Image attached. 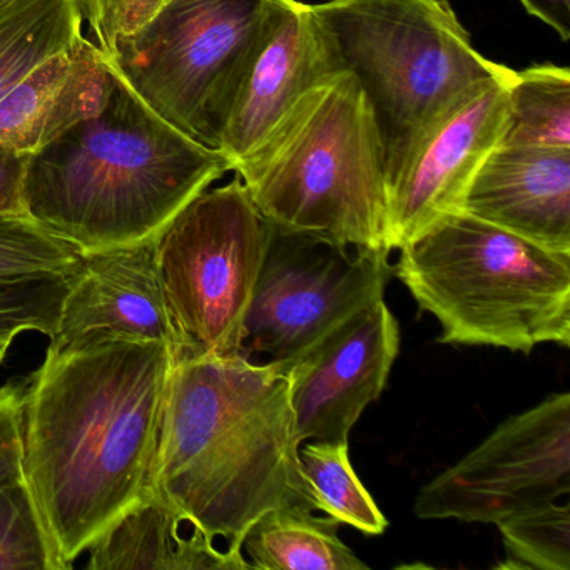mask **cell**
<instances>
[{
    "label": "cell",
    "instance_id": "10",
    "mask_svg": "<svg viewBox=\"0 0 570 570\" xmlns=\"http://www.w3.org/2000/svg\"><path fill=\"white\" fill-rule=\"evenodd\" d=\"M570 492V395L556 393L500 423L479 446L422 487L423 520L497 523Z\"/></svg>",
    "mask_w": 570,
    "mask_h": 570
},
{
    "label": "cell",
    "instance_id": "15",
    "mask_svg": "<svg viewBox=\"0 0 570 570\" xmlns=\"http://www.w3.org/2000/svg\"><path fill=\"white\" fill-rule=\"evenodd\" d=\"M462 212L570 253V148L497 146L473 176Z\"/></svg>",
    "mask_w": 570,
    "mask_h": 570
},
{
    "label": "cell",
    "instance_id": "5",
    "mask_svg": "<svg viewBox=\"0 0 570 570\" xmlns=\"http://www.w3.org/2000/svg\"><path fill=\"white\" fill-rule=\"evenodd\" d=\"M312 9L333 71L353 76L372 112L386 193L453 101L509 69L473 48L446 0H328Z\"/></svg>",
    "mask_w": 570,
    "mask_h": 570
},
{
    "label": "cell",
    "instance_id": "14",
    "mask_svg": "<svg viewBox=\"0 0 570 570\" xmlns=\"http://www.w3.org/2000/svg\"><path fill=\"white\" fill-rule=\"evenodd\" d=\"M156 239L82 255L81 269L72 276L62 299L49 348L132 340L163 343L176 355L175 330L156 262Z\"/></svg>",
    "mask_w": 570,
    "mask_h": 570
},
{
    "label": "cell",
    "instance_id": "28",
    "mask_svg": "<svg viewBox=\"0 0 570 570\" xmlns=\"http://www.w3.org/2000/svg\"><path fill=\"white\" fill-rule=\"evenodd\" d=\"M28 156L0 146V219L29 218L22 195Z\"/></svg>",
    "mask_w": 570,
    "mask_h": 570
},
{
    "label": "cell",
    "instance_id": "25",
    "mask_svg": "<svg viewBox=\"0 0 570 570\" xmlns=\"http://www.w3.org/2000/svg\"><path fill=\"white\" fill-rule=\"evenodd\" d=\"M0 570H59L24 483L0 489Z\"/></svg>",
    "mask_w": 570,
    "mask_h": 570
},
{
    "label": "cell",
    "instance_id": "17",
    "mask_svg": "<svg viewBox=\"0 0 570 570\" xmlns=\"http://www.w3.org/2000/svg\"><path fill=\"white\" fill-rule=\"evenodd\" d=\"M86 552L91 570L246 569L156 492L122 513Z\"/></svg>",
    "mask_w": 570,
    "mask_h": 570
},
{
    "label": "cell",
    "instance_id": "16",
    "mask_svg": "<svg viewBox=\"0 0 570 570\" xmlns=\"http://www.w3.org/2000/svg\"><path fill=\"white\" fill-rule=\"evenodd\" d=\"M116 81L108 56L79 36L0 99V146L22 155L38 153L99 115Z\"/></svg>",
    "mask_w": 570,
    "mask_h": 570
},
{
    "label": "cell",
    "instance_id": "23",
    "mask_svg": "<svg viewBox=\"0 0 570 570\" xmlns=\"http://www.w3.org/2000/svg\"><path fill=\"white\" fill-rule=\"evenodd\" d=\"M82 253L32 222L31 218L0 219V278L22 276H75Z\"/></svg>",
    "mask_w": 570,
    "mask_h": 570
},
{
    "label": "cell",
    "instance_id": "26",
    "mask_svg": "<svg viewBox=\"0 0 570 570\" xmlns=\"http://www.w3.org/2000/svg\"><path fill=\"white\" fill-rule=\"evenodd\" d=\"M168 0H75L82 22H88L95 45L111 56L119 39L145 28Z\"/></svg>",
    "mask_w": 570,
    "mask_h": 570
},
{
    "label": "cell",
    "instance_id": "30",
    "mask_svg": "<svg viewBox=\"0 0 570 570\" xmlns=\"http://www.w3.org/2000/svg\"><path fill=\"white\" fill-rule=\"evenodd\" d=\"M14 340L16 336H0V363L4 362L6 355H8Z\"/></svg>",
    "mask_w": 570,
    "mask_h": 570
},
{
    "label": "cell",
    "instance_id": "21",
    "mask_svg": "<svg viewBox=\"0 0 570 570\" xmlns=\"http://www.w3.org/2000/svg\"><path fill=\"white\" fill-rule=\"evenodd\" d=\"M299 460L312 483L318 512L365 535L385 532L389 520L353 470L348 442H303Z\"/></svg>",
    "mask_w": 570,
    "mask_h": 570
},
{
    "label": "cell",
    "instance_id": "7",
    "mask_svg": "<svg viewBox=\"0 0 570 570\" xmlns=\"http://www.w3.org/2000/svg\"><path fill=\"white\" fill-rule=\"evenodd\" d=\"M268 243V222L242 179L208 188L156 239L176 335L175 363L235 358Z\"/></svg>",
    "mask_w": 570,
    "mask_h": 570
},
{
    "label": "cell",
    "instance_id": "31",
    "mask_svg": "<svg viewBox=\"0 0 570 570\" xmlns=\"http://www.w3.org/2000/svg\"><path fill=\"white\" fill-rule=\"evenodd\" d=\"M14 0H0V9H4L6 6L12 4Z\"/></svg>",
    "mask_w": 570,
    "mask_h": 570
},
{
    "label": "cell",
    "instance_id": "3",
    "mask_svg": "<svg viewBox=\"0 0 570 570\" xmlns=\"http://www.w3.org/2000/svg\"><path fill=\"white\" fill-rule=\"evenodd\" d=\"M229 171L118 79L99 115L28 156L22 195L32 222L86 255L153 242Z\"/></svg>",
    "mask_w": 570,
    "mask_h": 570
},
{
    "label": "cell",
    "instance_id": "2",
    "mask_svg": "<svg viewBox=\"0 0 570 570\" xmlns=\"http://www.w3.org/2000/svg\"><path fill=\"white\" fill-rule=\"evenodd\" d=\"M299 445L288 382L275 363L242 355L175 363L155 492L249 569L243 539L263 513L318 512Z\"/></svg>",
    "mask_w": 570,
    "mask_h": 570
},
{
    "label": "cell",
    "instance_id": "27",
    "mask_svg": "<svg viewBox=\"0 0 570 570\" xmlns=\"http://www.w3.org/2000/svg\"><path fill=\"white\" fill-rule=\"evenodd\" d=\"M26 385L0 389V489L22 483V405Z\"/></svg>",
    "mask_w": 570,
    "mask_h": 570
},
{
    "label": "cell",
    "instance_id": "20",
    "mask_svg": "<svg viewBox=\"0 0 570 570\" xmlns=\"http://www.w3.org/2000/svg\"><path fill=\"white\" fill-rule=\"evenodd\" d=\"M509 125L502 146L570 148V69L537 65L507 81Z\"/></svg>",
    "mask_w": 570,
    "mask_h": 570
},
{
    "label": "cell",
    "instance_id": "19",
    "mask_svg": "<svg viewBox=\"0 0 570 570\" xmlns=\"http://www.w3.org/2000/svg\"><path fill=\"white\" fill-rule=\"evenodd\" d=\"M81 29L75 0H14L0 9V99Z\"/></svg>",
    "mask_w": 570,
    "mask_h": 570
},
{
    "label": "cell",
    "instance_id": "29",
    "mask_svg": "<svg viewBox=\"0 0 570 570\" xmlns=\"http://www.w3.org/2000/svg\"><path fill=\"white\" fill-rule=\"evenodd\" d=\"M533 18L549 26L563 42L570 41V0H519Z\"/></svg>",
    "mask_w": 570,
    "mask_h": 570
},
{
    "label": "cell",
    "instance_id": "11",
    "mask_svg": "<svg viewBox=\"0 0 570 570\" xmlns=\"http://www.w3.org/2000/svg\"><path fill=\"white\" fill-rule=\"evenodd\" d=\"M513 69L466 88L426 131L386 193L385 248L400 252L443 216L462 209L473 176L509 125Z\"/></svg>",
    "mask_w": 570,
    "mask_h": 570
},
{
    "label": "cell",
    "instance_id": "8",
    "mask_svg": "<svg viewBox=\"0 0 570 570\" xmlns=\"http://www.w3.org/2000/svg\"><path fill=\"white\" fill-rule=\"evenodd\" d=\"M276 0H168L119 39L112 71L146 106L218 151L216 118L262 38Z\"/></svg>",
    "mask_w": 570,
    "mask_h": 570
},
{
    "label": "cell",
    "instance_id": "6",
    "mask_svg": "<svg viewBox=\"0 0 570 570\" xmlns=\"http://www.w3.org/2000/svg\"><path fill=\"white\" fill-rule=\"evenodd\" d=\"M235 173L269 225L386 249L382 145L348 72L303 96Z\"/></svg>",
    "mask_w": 570,
    "mask_h": 570
},
{
    "label": "cell",
    "instance_id": "1",
    "mask_svg": "<svg viewBox=\"0 0 570 570\" xmlns=\"http://www.w3.org/2000/svg\"><path fill=\"white\" fill-rule=\"evenodd\" d=\"M175 355L156 342L48 348L24 389L22 483L59 570L155 492Z\"/></svg>",
    "mask_w": 570,
    "mask_h": 570
},
{
    "label": "cell",
    "instance_id": "13",
    "mask_svg": "<svg viewBox=\"0 0 570 570\" xmlns=\"http://www.w3.org/2000/svg\"><path fill=\"white\" fill-rule=\"evenodd\" d=\"M335 75L312 4L276 0L216 118V145L233 171L265 145L303 96Z\"/></svg>",
    "mask_w": 570,
    "mask_h": 570
},
{
    "label": "cell",
    "instance_id": "24",
    "mask_svg": "<svg viewBox=\"0 0 570 570\" xmlns=\"http://www.w3.org/2000/svg\"><path fill=\"white\" fill-rule=\"evenodd\" d=\"M71 278L62 275L0 278V336L38 332L51 338Z\"/></svg>",
    "mask_w": 570,
    "mask_h": 570
},
{
    "label": "cell",
    "instance_id": "18",
    "mask_svg": "<svg viewBox=\"0 0 570 570\" xmlns=\"http://www.w3.org/2000/svg\"><path fill=\"white\" fill-rule=\"evenodd\" d=\"M340 523L299 505L263 513L243 539L242 552L252 569L366 570L338 537Z\"/></svg>",
    "mask_w": 570,
    "mask_h": 570
},
{
    "label": "cell",
    "instance_id": "9",
    "mask_svg": "<svg viewBox=\"0 0 570 570\" xmlns=\"http://www.w3.org/2000/svg\"><path fill=\"white\" fill-rule=\"evenodd\" d=\"M390 252L268 223V243L243 326L242 353L288 365L350 316L383 299Z\"/></svg>",
    "mask_w": 570,
    "mask_h": 570
},
{
    "label": "cell",
    "instance_id": "12",
    "mask_svg": "<svg viewBox=\"0 0 570 570\" xmlns=\"http://www.w3.org/2000/svg\"><path fill=\"white\" fill-rule=\"evenodd\" d=\"M399 352V322L379 299L279 366L299 442H348L363 410L385 390Z\"/></svg>",
    "mask_w": 570,
    "mask_h": 570
},
{
    "label": "cell",
    "instance_id": "4",
    "mask_svg": "<svg viewBox=\"0 0 570 570\" xmlns=\"http://www.w3.org/2000/svg\"><path fill=\"white\" fill-rule=\"evenodd\" d=\"M446 345L530 353L570 343V253L455 212L400 249L393 266Z\"/></svg>",
    "mask_w": 570,
    "mask_h": 570
},
{
    "label": "cell",
    "instance_id": "22",
    "mask_svg": "<svg viewBox=\"0 0 570 570\" xmlns=\"http://www.w3.org/2000/svg\"><path fill=\"white\" fill-rule=\"evenodd\" d=\"M507 560L499 569L569 570L570 505L550 502L495 523Z\"/></svg>",
    "mask_w": 570,
    "mask_h": 570
}]
</instances>
